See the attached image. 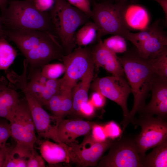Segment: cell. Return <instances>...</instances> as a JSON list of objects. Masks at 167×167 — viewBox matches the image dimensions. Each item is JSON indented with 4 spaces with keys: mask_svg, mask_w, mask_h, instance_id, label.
Returning a JSON list of instances; mask_svg holds the SVG:
<instances>
[{
    "mask_svg": "<svg viewBox=\"0 0 167 167\" xmlns=\"http://www.w3.org/2000/svg\"><path fill=\"white\" fill-rule=\"evenodd\" d=\"M61 79H48L45 86L36 97L43 106L54 95L61 92Z\"/></svg>",
    "mask_w": 167,
    "mask_h": 167,
    "instance_id": "26",
    "label": "cell"
},
{
    "mask_svg": "<svg viewBox=\"0 0 167 167\" xmlns=\"http://www.w3.org/2000/svg\"><path fill=\"white\" fill-rule=\"evenodd\" d=\"M6 38H0V71L6 70L13 63L17 55L16 50Z\"/></svg>",
    "mask_w": 167,
    "mask_h": 167,
    "instance_id": "25",
    "label": "cell"
},
{
    "mask_svg": "<svg viewBox=\"0 0 167 167\" xmlns=\"http://www.w3.org/2000/svg\"><path fill=\"white\" fill-rule=\"evenodd\" d=\"M29 71L28 87L36 98L45 86L48 79L42 75L41 69H29Z\"/></svg>",
    "mask_w": 167,
    "mask_h": 167,
    "instance_id": "27",
    "label": "cell"
},
{
    "mask_svg": "<svg viewBox=\"0 0 167 167\" xmlns=\"http://www.w3.org/2000/svg\"><path fill=\"white\" fill-rule=\"evenodd\" d=\"M104 45L112 52L116 54L126 51V43L125 38L119 35H114L103 41Z\"/></svg>",
    "mask_w": 167,
    "mask_h": 167,
    "instance_id": "30",
    "label": "cell"
},
{
    "mask_svg": "<svg viewBox=\"0 0 167 167\" xmlns=\"http://www.w3.org/2000/svg\"><path fill=\"white\" fill-rule=\"evenodd\" d=\"M42 75L47 79H55L64 73L65 67L60 63L47 64L41 69Z\"/></svg>",
    "mask_w": 167,
    "mask_h": 167,
    "instance_id": "31",
    "label": "cell"
},
{
    "mask_svg": "<svg viewBox=\"0 0 167 167\" xmlns=\"http://www.w3.org/2000/svg\"><path fill=\"white\" fill-rule=\"evenodd\" d=\"M72 6L80 9L90 17L91 12L90 0H66Z\"/></svg>",
    "mask_w": 167,
    "mask_h": 167,
    "instance_id": "37",
    "label": "cell"
},
{
    "mask_svg": "<svg viewBox=\"0 0 167 167\" xmlns=\"http://www.w3.org/2000/svg\"><path fill=\"white\" fill-rule=\"evenodd\" d=\"M108 138L114 140L122 133L119 126L113 121H111L104 126Z\"/></svg>",
    "mask_w": 167,
    "mask_h": 167,
    "instance_id": "34",
    "label": "cell"
},
{
    "mask_svg": "<svg viewBox=\"0 0 167 167\" xmlns=\"http://www.w3.org/2000/svg\"><path fill=\"white\" fill-rule=\"evenodd\" d=\"M121 14L123 23L129 30L141 31L148 26L150 22L148 13L146 9L141 5L124 3Z\"/></svg>",
    "mask_w": 167,
    "mask_h": 167,
    "instance_id": "16",
    "label": "cell"
},
{
    "mask_svg": "<svg viewBox=\"0 0 167 167\" xmlns=\"http://www.w3.org/2000/svg\"><path fill=\"white\" fill-rule=\"evenodd\" d=\"M62 96L61 92L53 96L45 104V106L60 121L61 118Z\"/></svg>",
    "mask_w": 167,
    "mask_h": 167,
    "instance_id": "33",
    "label": "cell"
},
{
    "mask_svg": "<svg viewBox=\"0 0 167 167\" xmlns=\"http://www.w3.org/2000/svg\"><path fill=\"white\" fill-rule=\"evenodd\" d=\"M90 87L93 91L99 92L120 106L123 115V119L121 124L126 120L129 113L127 107V100L131 91L124 77L112 75L98 78L91 84Z\"/></svg>",
    "mask_w": 167,
    "mask_h": 167,
    "instance_id": "10",
    "label": "cell"
},
{
    "mask_svg": "<svg viewBox=\"0 0 167 167\" xmlns=\"http://www.w3.org/2000/svg\"><path fill=\"white\" fill-rule=\"evenodd\" d=\"M58 38L56 35L49 32L38 45L23 54L29 69H41L54 60L62 61L65 55Z\"/></svg>",
    "mask_w": 167,
    "mask_h": 167,
    "instance_id": "12",
    "label": "cell"
},
{
    "mask_svg": "<svg viewBox=\"0 0 167 167\" xmlns=\"http://www.w3.org/2000/svg\"><path fill=\"white\" fill-rule=\"evenodd\" d=\"M33 152L16 145L7 146L3 167H26L27 161Z\"/></svg>",
    "mask_w": 167,
    "mask_h": 167,
    "instance_id": "21",
    "label": "cell"
},
{
    "mask_svg": "<svg viewBox=\"0 0 167 167\" xmlns=\"http://www.w3.org/2000/svg\"><path fill=\"white\" fill-rule=\"evenodd\" d=\"M138 0H104L102 2H107L111 3H124L128 4L135 3Z\"/></svg>",
    "mask_w": 167,
    "mask_h": 167,
    "instance_id": "44",
    "label": "cell"
},
{
    "mask_svg": "<svg viewBox=\"0 0 167 167\" xmlns=\"http://www.w3.org/2000/svg\"><path fill=\"white\" fill-rule=\"evenodd\" d=\"M152 97L140 113L156 115L166 119L167 115V79L156 75L152 85Z\"/></svg>",
    "mask_w": 167,
    "mask_h": 167,
    "instance_id": "13",
    "label": "cell"
},
{
    "mask_svg": "<svg viewBox=\"0 0 167 167\" xmlns=\"http://www.w3.org/2000/svg\"><path fill=\"white\" fill-rule=\"evenodd\" d=\"M152 66L155 74L160 77H167V49L152 58Z\"/></svg>",
    "mask_w": 167,
    "mask_h": 167,
    "instance_id": "29",
    "label": "cell"
},
{
    "mask_svg": "<svg viewBox=\"0 0 167 167\" xmlns=\"http://www.w3.org/2000/svg\"><path fill=\"white\" fill-rule=\"evenodd\" d=\"M36 8L42 11H48L53 7L54 0H33Z\"/></svg>",
    "mask_w": 167,
    "mask_h": 167,
    "instance_id": "40",
    "label": "cell"
},
{
    "mask_svg": "<svg viewBox=\"0 0 167 167\" xmlns=\"http://www.w3.org/2000/svg\"><path fill=\"white\" fill-rule=\"evenodd\" d=\"M89 133L85 135L83 141L80 144L75 141L66 143H62L70 157V161L79 166H97L113 140L108 138L104 141H98Z\"/></svg>",
    "mask_w": 167,
    "mask_h": 167,
    "instance_id": "6",
    "label": "cell"
},
{
    "mask_svg": "<svg viewBox=\"0 0 167 167\" xmlns=\"http://www.w3.org/2000/svg\"><path fill=\"white\" fill-rule=\"evenodd\" d=\"M91 131V135L96 141H103L108 138L104 126L96 123L93 126Z\"/></svg>",
    "mask_w": 167,
    "mask_h": 167,
    "instance_id": "36",
    "label": "cell"
},
{
    "mask_svg": "<svg viewBox=\"0 0 167 167\" xmlns=\"http://www.w3.org/2000/svg\"><path fill=\"white\" fill-rule=\"evenodd\" d=\"M95 108L90 100L84 104L80 109V115L85 117L93 116L95 113Z\"/></svg>",
    "mask_w": 167,
    "mask_h": 167,
    "instance_id": "41",
    "label": "cell"
},
{
    "mask_svg": "<svg viewBox=\"0 0 167 167\" xmlns=\"http://www.w3.org/2000/svg\"><path fill=\"white\" fill-rule=\"evenodd\" d=\"M94 68L98 71L101 67L118 59L116 54L108 49L103 44L101 38L98 39L96 44L91 49Z\"/></svg>",
    "mask_w": 167,
    "mask_h": 167,
    "instance_id": "22",
    "label": "cell"
},
{
    "mask_svg": "<svg viewBox=\"0 0 167 167\" xmlns=\"http://www.w3.org/2000/svg\"><path fill=\"white\" fill-rule=\"evenodd\" d=\"M37 140L41 155L49 164L68 163L70 162V157L62 143H55L47 140Z\"/></svg>",
    "mask_w": 167,
    "mask_h": 167,
    "instance_id": "20",
    "label": "cell"
},
{
    "mask_svg": "<svg viewBox=\"0 0 167 167\" xmlns=\"http://www.w3.org/2000/svg\"><path fill=\"white\" fill-rule=\"evenodd\" d=\"M6 146L4 145L2 142L0 140V149L3 148H5Z\"/></svg>",
    "mask_w": 167,
    "mask_h": 167,
    "instance_id": "47",
    "label": "cell"
},
{
    "mask_svg": "<svg viewBox=\"0 0 167 167\" xmlns=\"http://www.w3.org/2000/svg\"><path fill=\"white\" fill-rule=\"evenodd\" d=\"M95 122L81 119H62L57 129V135L60 143L74 142L77 137L85 135L91 131Z\"/></svg>",
    "mask_w": 167,
    "mask_h": 167,
    "instance_id": "14",
    "label": "cell"
},
{
    "mask_svg": "<svg viewBox=\"0 0 167 167\" xmlns=\"http://www.w3.org/2000/svg\"><path fill=\"white\" fill-rule=\"evenodd\" d=\"M45 167L44 160L35 149L27 161L26 167Z\"/></svg>",
    "mask_w": 167,
    "mask_h": 167,
    "instance_id": "35",
    "label": "cell"
},
{
    "mask_svg": "<svg viewBox=\"0 0 167 167\" xmlns=\"http://www.w3.org/2000/svg\"><path fill=\"white\" fill-rule=\"evenodd\" d=\"M11 136L10 124L6 121H0V140L2 143L6 145V142Z\"/></svg>",
    "mask_w": 167,
    "mask_h": 167,
    "instance_id": "38",
    "label": "cell"
},
{
    "mask_svg": "<svg viewBox=\"0 0 167 167\" xmlns=\"http://www.w3.org/2000/svg\"><path fill=\"white\" fill-rule=\"evenodd\" d=\"M100 38L97 25L93 22L89 21L75 33V42L79 47L85 46L97 41Z\"/></svg>",
    "mask_w": 167,
    "mask_h": 167,
    "instance_id": "23",
    "label": "cell"
},
{
    "mask_svg": "<svg viewBox=\"0 0 167 167\" xmlns=\"http://www.w3.org/2000/svg\"><path fill=\"white\" fill-rule=\"evenodd\" d=\"M94 69L93 65L80 79L81 81L72 88L73 105L71 113L81 115L82 106L88 100V93L93 78Z\"/></svg>",
    "mask_w": 167,
    "mask_h": 167,
    "instance_id": "18",
    "label": "cell"
},
{
    "mask_svg": "<svg viewBox=\"0 0 167 167\" xmlns=\"http://www.w3.org/2000/svg\"><path fill=\"white\" fill-rule=\"evenodd\" d=\"M167 35L161 27L152 36L136 47L139 54L145 58H152L167 49Z\"/></svg>",
    "mask_w": 167,
    "mask_h": 167,
    "instance_id": "19",
    "label": "cell"
},
{
    "mask_svg": "<svg viewBox=\"0 0 167 167\" xmlns=\"http://www.w3.org/2000/svg\"><path fill=\"white\" fill-rule=\"evenodd\" d=\"M62 61L65 71L61 79V89L72 90L78 80L94 65L91 49L88 47H79L70 53L64 55Z\"/></svg>",
    "mask_w": 167,
    "mask_h": 167,
    "instance_id": "9",
    "label": "cell"
},
{
    "mask_svg": "<svg viewBox=\"0 0 167 167\" xmlns=\"http://www.w3.org/2000/svg\"><path fill=\"white\" fill-rule=\"evenodd\" d=\"M21 91L28 103L39 137L60 143L57 135V129L60 122L59 119L53 115H50L45 110L27 87H24Z\"/></svg>",
    "mask_w": 167,
    "mask_h": 167,
    "instance_id": "11",
    "label": "cell"
},
{
    "mask_svg": "<svg viewBox=\"0 0 167 167\" xmlns=\"http://www.w3.org/2000/svg\"><path fill=\"white\" fill-rule=\"evenodd\" d=\"M160 23V19H158L150 26L138 32H130L128 41L137 47L152 36L161 27Z\"/></svg>",
    "mask_w": 167,
    "mask_h": 167,
    "instance_id": "28",
    "label": "cell"
},
{
    "mask_svg": "<svg viewBox=\"0 0 167 167\" xmlns=\"http://www.w3.org/2000/svg\"><path fill=\"white\" fill-rule=\"evenodd\" d=\"M4 32L6 37L14 43L23 54L38 45L50 32L24 29H4Z\"/></svg>",
    "mask_w": 167,
    "mask_h": 167,
    "instance_id": "15",
    "label": "cell"
},
{
    "mask_svg": "<svg viewBox=\"0 0 167 167\" xmlns=\"http://www.w3.org/2000/svg\"><path fill=\"white\" fill-rule=\"evenodd\" d=\"M49 13L55 33L59 39L65 55L75 47L76 30L89 21L90 17L66 0H54Z\"/></svg>",
    "mask_w": 167,
    "mask_h": 167,
    "instance_id": "3",
    "label": "cell"
},
{
    "mask_svg": "<svg viewBox=\"0 0 167 167\" xmlns=\"http://www.w3.org/2000/svg\"><path fill=\"white\" fill-rule=\"evenodd\" d=\"M107 154L99 161V167H143L142 159L135 138L122 136L113 140Z\"/></svg>",
    "mask_w": 167,
    "mask_h": 167,
    "instance_id": "5",
    "label": "cell"
},
{
    "mask_svg": "<svg viewBox=\"0 0 167 167\" xmlns=\"http://www.w3.org/2000/svg\"><path fill=\"white\" fill-rule=\"evenodd\" d=\"M155 147L143 157V167H167V141Z\"/></svg>",
    "mask_w": 167,
    "mask_h": 167,
    "instance_id": "24",
    "label": "cell"
},
{
    "mask_svg": "<svg viewBox=\"0 0 167 167\" xmlns=\"http://www.w3.org/2000/svg\"><path fill=\"white\" fill-rule=\"evenodd\" d=\"M160 5L165 14V18L167 21V0H154Z\"/></svg>",
    "mask_w": 167,
    "mask_h": 167,
    "instance_id": "43",
    "label": "cell"
},
{
    "mask_svg": "<svg viewBox=\"0 0 167 167\" xmlns=\"http://www.w3.org/2000/svg\"><path fill=\"white\" fill-rule=\"evenodd\" d=\"M20 100L19 94L3 76L0 77V117L10 122Z\"/></svg>",
    "mask_w": 167,
    "mask_h": 167,
    "instance_id": "17",
    "label": "cell"
},
{
    "mask_svg": "<svg viewBox=\"0 0 167 167\" xmlns=\"http://www.w3.org/2000/svg\"><path fill=\"white\" fill-rule=\"evenodd\" d=\"M10 125L11 137L16 142V145L33 150L37 139L31 112L25 97L20 99Z\"/></svg>",
    "mask_w": 167,
    "mask_h": 167,
    "instance_id": "8",
    "label": "cell"
},
{
    "mask_svg": "<svg viewBox=\"0 0 167 167\" xmlns=\"http://www.w3.org/2000/svg\"><path fill=\"white\" fill-rule=\"evenodd\" d=\"M90 101L95 108L100 109L103 107L106 102L105 97L101 93L95 91L91 95Z\"/></svg>",
    "mask_w": 167,
    "mask_h": 167,
    "instance_id": "39",
    "label": "cell"
},
{
    "mask_svg": "<svg viewBox=\"0 0 167 167\" xmlns=\"http://www.w3.org/2000/svg\"><path fill=\"white\" fill-rule=\"evenodd\" d=\"M1 15L3 24L7 28L5 30L32 29L55 35L49 12L37 9L33 0L8 1Z\"/></svg>",
    "mask_w": 167,
    "mask_h": 167,
    "instance_id": "2",
    "label": "cell"
},
{
    "mask_svg": "<svg viewBox=\"0 0 167 167\" xmlns=\"http://www.w3.org/2000/svg\"><path fill=\"white\" fill-rule=\"evenodd\" d=\"M90 1L92 6L90 18L98 27L99 36L119 35L128 40L130 32L124 24L121 14L123 5L126 3Z\"/></svg>",
    "mask_w": 167,
    "mask_h": 167,
    "instance_id": "4",
    "label": "cell"
},
{
    "mask_svg": "<svg viewBox=\"0 0 167 167\" xmlns=\"http://www.w3.org/2000/svg\"><path fill=\"white\" fill-rule=\"evenodd\" d=\"M8 0H0V10L1 12H3L7 7Z\"/></svg>",
    "mask_w": 167,
    "mask_h": 167,
    "instance_id": "46",
    "label": "cell"
},
{
    "mask_svg": "<svg viewBox=\"0 0 167 167\" xmlns=\"http://www.w3.org/2000/svg\"><path fill=\"white\" fill-rule=\"evenodd\" d=\"M119 59L134 99L128 118L121 124L124 131L129 123H133L135 114L143 110L146 96L156 75L152 69V58L142 57L136 50L126 53Z\"/></svg>",
    "mask_w": 167,
    "mask_h": 167,
    "instance_id": "1",
    "label": "cell"
},
{
    "mask_svg": "<svg viewBox=\"0 0 167 167\" xmlns=\"http://www.w3.org/2000/svg\"><path fill=\"white\" fill-rule=\"evenodd\" d=\"M3 24L2 17L0 15V38L6 37L5 35L4 29L3 27Z\"/></svg>",
    "mask_w": 167,
    "mask_h": 167,
    "instance_id": "45",
    "label": "cell"
},
{
    "mask_svg": "<svg viewBox=\"0 0 167 167\" xmlns=\"http://www.w3.org/2000/svg\"><path fill=\"white\" fill-rule=\"evenodd\" d=\"M141 114L138 119H134L133 123L141 127L140 133L135 139L143 159L148 150L167 141V123L161 117Z\"/></svg>",
    "mask_w": 167,
    "mask_h": 167,
    "instance_id": "7",
    "label": "cell"
},
{
    "mask_svg": "<svg viewBox=\"0 0 167 167\" xmlns=\"http://www.w3.org/2000/svg\"><path fill=\"white\" fill-rule=\"evenodd\" d=\"M62 96L61 118L62 119L70 114L73 105L72 90L61 89Z\"/></svg>",
    "mask_w": 167,
    "mask_h": 167,
    "instance_id": "32",
    "label": "cell"
},
{
    "mask_svg": "<svg viewBox=\"0 0 167 167\" xmlns=\"http://www.w3.org/2000/svg\"><path fill=\"white\" fill-rule=\"evenodd\" d=\"M7 146L0 149V167H3L5 162Z\"/></svg>",
    "mask_w": 167,
    "mask_h": 167,
    "instance_id": "42",
    "label": "cell"
}]
</instances>
